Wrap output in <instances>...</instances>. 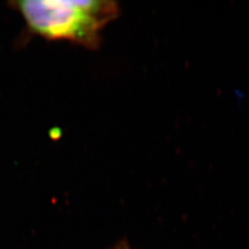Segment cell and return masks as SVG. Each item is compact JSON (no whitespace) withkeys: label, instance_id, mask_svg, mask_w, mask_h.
<instances>
[{"label":"cell","instance_id":"6da1fadb","mask_svg":"<svg viewBox=\"0 0 249 249\" xmlns=\"http://www.w3.org/2000/svg\"><path fill=\"white\" fill-rule=\"evenodd\" d=\"M16 6L39 35L71 40L89 48L99 45L100 30L118 14L112 1L26 0Z\"/></svg>","mask_w":249,"mask_h":249},{"label":"cell","instance_id":"7a4b0ae2","mask_svg":"<svg viewBox=\"0 0 249 249\" xmlns=\"http://www.w3.org/2000/svg\"><path fill=\"white\" fill-rule=\"evenodd\" d=\"M113 249H131V248L126 243H120Z\"/></svg>","mask_w":249,"mask_h":249}]
</instances>
